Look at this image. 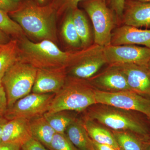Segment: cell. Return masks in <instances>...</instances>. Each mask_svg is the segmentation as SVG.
I'll return each mask as SVG.
<instances>
[{
	"mask_svg": "<svg viewBox=\"0 0 150 150\" xmlns=\"http://www.w3.org/2000/svg\"><path fill=\"white\" fill-rule=\"evenodd\" d=\"M147 67L148 68H149V70H150V60L149 61V63H148Z\"/></svg>",
	"mask_w": 150,
	"mask_h": 150,
	"instance_id": "ab89813d",
	"label": "cell"
},
{
	"mask_svg": "<svg viewBox=\"0 0 150 150\" xmlns=\"http://www.w3.org/2000/svg\"><path fill=\"white\" fill-rule=\"evenodd\" d=\"M30 123L32 138L49 149L53 137L56 132L44 115L30 120Z\"/></svg>",
	"mask_w": 150,
	"mask_h": 150,
	"instance_id": "d6986e66",
	"label": "cell"
},
{
	"mask_svg": "<svg viewBox=\"0 0 150 150\" xmlns=\"http://www.w3.org/2000/svg\"><path fill=\"white\" fill-rule=\"evenodd\" d=\"M20 4L11 0H0V10L8 14L16 10Z\"/></svg>",
	"mask_w": 150,
	"mask_h": 150,
	"instance_id": "f1b7e54d",
	"label": "cell"
},
{
	"mask_svg": "<svg viewBox=\"0 0 150 150\" xmlns=\"http://www.w3.org/2000/svg\"><path fill=\"white\" fill-rule=\"evenodd\" d=\"M37 71L35 67L18 60L7 71L1 82L8 108L32 91Z\"/></svg>",
	"mask_w": 150,
	"mask_h": 150,
	"instance_id": "8992f818",
	"label": "cell"
},
{
	"mask_svg": "<svg viewBox=\"0 0 150 150\" xmlns=\"http://www.w3.org/2000/svg\"><path fill=\"white\" fill-rule=\"evenodd\" d=\"M87 80L94 88L101 91H131L124 74L118 66L108 65L104 71Z\"/></svg>",
	"mask_w": 150,
	"mask_h": 150,
	"instance_id": "7c38bea8",
	"label": "cell"
},
{
	"mask_svg": "<svg viewBox=\"0 0 150 150\" xmlns=\"http://www.w3.org/2000/svg\"><path fill=\"white\" fill-rule=\"evenodd\" d=\"M8 108L6 95L4 88L2 86L0 87V116H4Z\"/></svg>",
	"mask_w": 150,
	"mask_h": 150,
	"instance_id": "4dcf8cb0",
	"label": "cell"
},
{
	"mask_svg": "<svg viewBox=\"0 0 150 150\" xmlns=\"http://www.w3.org/2000/svg\"><path fill=\"white\" fill-rule=\"evenodd\" d=\"M65 17L62 28L64 39L67 44L73 47L81 46L80 39L74 24L72 10L65 13Z\"/></svg>",
	"mask_w": 150,
	"mask_h": 150,
	"instance_id": "cb8c5ba5",
	"label": "cell"
},
{
	"mask_svg": "<svg viewBox=\"0 0 150 150\" xmlns=\"http://www.w3.org/2000/svg\"><path fill=\"white\" fill-rule=\"evenodd\" d=\"M103 48L94 43L78 51L74 62L67 68V76L87 80L96 75L104 65L107 64Z\"/></svg>",
	"mask_w": 150,
	"mask_h": 150,
	"instance_id": "52a82bcc",
	"label": "cell"
},
{
	"mask_svg": "<svg viewBox=\"0 0 150 150\" xmlns=\"http://www.w3.org/2000/svg\"></svg>",
	"mask_w": 150,
	"mask_h": 150,
	"instance_id": "f6af8a7d",
	"label": "cell"
},
{
	"mask_svg": "<svg viewBox=\"0 0 150 150\" xmlns=\"http://www.w3.org/2000/svg\"><path fill=\"white\" fill-rule=\"evenodd\" d=\"M72 13L74 24L80 39L81 47L87 48L91 45L92 36L86 14L78 7L72 10Z\"/></svg>",
	"mask_w": 150,
	"mask_h": 150,
	"instance_id": "ffe728a7",
	"label": "cell"
},
{
	"mask_svg": "<svg viewBox=\"0 0 150 150\" xmlns=\"http://www.w3.org/2000/svg\"><path fill=\"white\" fill-rule=\"evenodd\" d=\"M32 138L29 120L16 118L6 123L0 142L15 143L22 146Z\"/></svg>",
	"mask_w": 150,
	"mask_h": 150,
	"instance_id": "2e32d148",
	"label": "cell"
},
{
	"mask_svg": "<svg viewBox=\"0 0 150 150\" xmlns=\"http://www.w3.org/2000/svg\"><path fill=\"white\" fill-rule=\"evenodd\" d=\"M67 78L66 68L37 69L32 93H58L64 85Z\"/></svg>",
	"mask_w": 150,
	"mask_h": 150,
	"instance_id": "8fae6325",
	"label": "cell"
},
{
	"mask_svg": "<svg viewBox=\"0 0 150 150\" xmlns=\"http://www.w3.org/2000/svg\"><path fill=\"white\" fill-rule=\"evenodd\" d=\"M3 46V45H2V46H0V51H1V50Z\"/></svg>",
	"mask_w": 150,
	"mask_h": 150,
	"instance_id": "60d3db41",
	"label": "cell"
},
{
	"mask_svg": "<svg viewBox=\"0 0 150 150\" xmlns=\"http://www.w3.org/2000/svg\"><path fill=\"white\" fill-rule=\"evenodd\" d=\"M55 94L30 93L8 108L4 116L8 121L22 118L30 120L48 112Z\"/></svg>",
	"mask_w": 150,
	"mask_h": 150,
	"instance_id": "ba28073f",
	"label": "cell"
},
{
	"mask_svg": "<svg viewBox=\"0 0 150 150\" xmlns=\"http://www.w3.org/2000/svg\"><path fill=\"white\" fill-rule=\"evenodd\" d=\"M143 150H150V140H144L143 142Z\"/></svg>",
	"mask_w": 150,
	"mask_h": 150,
	"instance_id": "d590c367",
	"label": "cell"
},
{
	"mask_svg": "<svg viewBox=\"0 0 150 150\" xmlns=\"http://www.w3.org/2000/svg\"><path fill=\"white\" fill-rule=\"evenodd\" d=\"M1 86H2L1 82L0 81V87H1Z\"/></svg>",
	"mask_w": 150,
	"mask_h": 150,
	"instance_id": "7bdbcfd3",
	"label": "cell"
},
{
	"mask_svg": "<svg viewBox=\"0 0 150 150\" xmlns=\"http://www.w3.org/2000/svg\"><path fill=\"white\" fill-rule=\"evenodd\" d=\"M120 19L124 25L150 28V2L126 0Z\"/></svg>",
	"mask_w": 150,
	"mask_h": 150,
	"instance_id": "5bb4252c",
	"label": "cell"
},
{
	"mask_svg": "<svg viewBox=\"0 0 150 150\" xmlns=\"http://www.w3.org/2000/svg\"><path fill=\"white\" fill-rule=\"evenodd\" d=\"M81 120L92 141L99 144L110 145L119 150L112 132L100 123L85 116H83Z\"/></svg>",
	"mask_w": 150,
	"mask_h": 150,
	"instance_id": "e0dca14e",
	"label": "cell"
},
{
	"mask_svg": "<svg viewBox=\"0 0 150 150\" xmlns=\"http://www.w3.org/2000/svg\"><path fill=\"white\" fill-rule=\"evenodd\" d=\"M91 150H95V149H94V148L93 147V146H92V147L91 149Z\"/></svg>",
	"mask_w": 150,
	"mask_h": 150,
	"instance_id": "b9f144b4",
	"label": "cell"
},
{
	"mask_svg": "<svg viewBox=\"0 0 150 150\" xmlns=\"http://www.w3.org/2000/svg\"><path fill=\"white\" fill-rule=\"evenodd\" d=\"M81 3L93 25L94 43L103 47L111 45L118 18L108 5L107 0H84Z\"/></svg>",
	"mask_w": 150,
	"mask_h": 150,
	"instance_id": "5b68a950",
	"label": "cell"
},
{
	"mask_svg": "<svg viewBox=\"0 0 150 150\" xmlns=\"http://www.w3.org/2000/svg\"><path fill=\"white\" fill-rule=\"evenodd\" d=\"M10 40L9 36L0 30V46L6 44Z\"/></svg>",
	"mask_w": 150,
	"mask_h": 150,
	"instance_id": "836d02e7",
	"label": "cell"
},
{
	"mask_svg": "<svg viewBox=\"0 0 150 150\" xmlns=\"http://www.w3.org/2000/svg\"><path fill=\"white\" fill-rule=\"evenodd\" d=\"M8 14L31 37L54 43L57 40L55 22L58 16L50 4L39 6L32 0H23L16 10Z\"/></svg>",
	"mask_w": 150,
	"mask_h": 150,
	"instance_id": "6da1fadb",
	"label": "cell"
},
{
	"mask_svg": "<svg viewBox=\"0 0 150 150\" xmlns=\"http://www.w3.org/2000/svg\"><path fill=\"white\" fill-rule=\"evenodd\" d=\"M50 150H79L73 144L65 133H56L50 146Z\"/></svg>",
	"mask_w": 150,
	"mask_h": 150,
	"instance_id": "484cf974",
	"label": "cell"
},
{
	"mask_svg": "<svg viewBox=\"0 0 150 150\" xmlns=\"http://www.w3.org/2000/svg\"><path fill=\"white\" fill-rule=\"evenodd\" d=\"M92 141L93 146L95 150H118L110 145L99 144L94 141Z\"/></svg>",
	"mask_w": 150,
	"mask_h": 150,
	"instance_id": "d6a6232c",
	"label": "cell"
},
{
	"mask_svg": "<svg viewBox=\"0 0 150 150\" xmlns=\"http://www.w3.org/2000/svg\"><path fill=\"white\" fill-rule=\"evenodd\" d=\"M118 66L126 77L130 90L150 97V70L147 66L125 64Z\"/></svg>",
	"mask_w": 150,
	"mask_h": 150,
	"instance_id": "4fadbf2b",
	"label": "cell"
},
{
	"mask_svg": "<svg viewBox=\"0 0 150 150\" xmlns=\"http://www.w3.org/2000/svg\"><path fill=\"white\" fill-rule=\"evenodd\" d=\"M111 44H130L144 46L150 48V29H141L123 25L113 30Z\"/></svg>",
	"mask_w": 150,
	"mask_h": 150,
	"instance_id": "9a60e30c",
	"label": "cell"
},
{
	"mask_svg": "<svg viewBox=\"0 0 150 150\" xmlns=\"http://www.w3.org/2000/svg\"><path fill=\"white\" fill-rule=\"evenodd\" d=\"M84 111V116L115 131L132 132L144 139H149L147 130L132 111L96 104Z\"/></svg>",
	"mask_w": 150,
	"mask_h": 150,
	"instance_id": "277c9868",
	"label": "cell"
},
{
	"mask_svg": "<svg viewBox=\"0 0 150 150\" xmlns=\"http://www.w3.org/2000/svg\"><path fill=\"white\" fill-rule=\"evenodd\" d=\"M95 90L86 80L67 76L64 85L55 94L47 112L61 110L83 112L96 104Z\"/></svg>",
	"mask_w": 150,
	"mask_h": 150,
	"instance_id": "3957f363",
	"label": "cell"
},
{
	"mask_svg": "<svg viewBox=\"0 0 150 150\" xmlns=\"http://www.w3.org/2000/svg\"><path fill=\"white\" fill-rule=\"evenodd\" d=\"M65 134L79 150H91L92 141L83 126L81 119L77 118L66 129Z\"/></svg>",
	"mask_w": 150,
	"mask_h": 150,
	"instance_id": "ac0fdd59",
	"label": "cell"
},
{
	"mask_svg": "<svg viewBox=\"0 0 150 150\" xmlns=\"http://www.w3.org/2000/svg\"><path fill=\"white\" fill-rule=\"evenodd\" d=\"M84 0H51L49 4L56 10L57 16L78 7L79 4Z\"/></svg>",
	"mask_w": 150,
	"mask_h": 150,
	"instance_id": "4316f807",
	"label": "cell"
},
{
	"mask_svg": "<svg viewBox=\"0 0 150 150\" xmlns=\"http://www.w3.org/2000/svg\"><path fill=\"white\" fill-rule=\"evenodd\" d=\"M73 112L61 110L52 113L47 112L43 115L56 133L64 134L68 126L77 118Z\"/></svg>",
	"mask_w": 150,
	"mask_h": 150,
	"instance_id": "7402d4cb",
	"label": "cell"
},
{
	"mask_svg": "<svg viewBox=\"0 0 150 150\" xmlns=\"http://www.w3.org/2000/svg\"><path fill=\"white\" fill-rule=\"evenodd\" d=\"M8 121V120L4 116H0V142H1V138L3 129H4L6 123Z\"/></svg>",
	"mask_w": 150,
	"mask_h": 150,
	"instance_id": "e575fe53",
	"label": "cell"
},
{
	"mask_svg": "<svg viewBox=\"0 0 150 150\" xmlns=\"http://www.w3.org/2000/svg\"><path fill=\"white\" fill-rule=\"evenodd\" d=\"M21 150H50L35 139L32 138L21 146Z\"/></svg>",
	"mask_w": 150,
	"mask_h": 150,
	"instance_id": "f546056e",
	"label": "cell"
},
{
	"mask_svg": "<svg viewBox=\"0 0 150 150\" xmlns=\"http://www.w3.org/2000/svg\"><path fill=\"white\" fill-rule=\"evenodd\" d=\"M132 1H138L140 2H150V0H132Z\"/></svg>",
	"mask_w": 150,
	"mask_h": 150,
	"instance_id": "74e56055",
	"label": "cell"
},
{
	"mask_svg": "<svg viewBox=\"0 0 150 150\" xmlns=\"http://www.w3.org/2000/svg\"><path fill=\"white\" fill-rule=\"evenodd\" d=\"M107 64L120 66L137 64L147 66L150 60V48L136 45H112L103 48Z\"/></svg>",
	"mask_w": 150,
	"mask_h": 150,
	"instance_id": "30bf717a",
	"label": "cell"
},
{
	"mask_svg": "<svg viewBox=\"0 0 150 150\" xmlns=\"http://www.w3.org/2000/svg\"><path fill=\"white\" fill-rule=\"evenodd\" d=\"M126 0H107L108 5L121 19L123 15Z\"/></svg>",
	"mask_w": 150,
	"mask_h": 150,
	"instance_id": "83f0119b",
	"label": "cell"
},
{
	"mask_svg": "<svg viewBox=\"0 0 150 150\" xmlns=\"http://www.w3.org/2000/svg\"><path fill=\"white\" fill-rule=\"evenodd\" d=\"M96 103L142 112L150 118V99L131 91L108 92L95 90Z\"/></svg>",
	"mask_w": 150,
	"mask_h": 150,
	"instance_id": "9c48e42d",
	"label": "cell"
},
{
	"mask_svg": "<svg viewBox=\"0 0 150 150\" xmlns=\"http://www.w3.org/2000/svg\"><path fill=\"white\" fill-rule=\"evenodd\" d=\"M0 30L8 35L20 39L25 36V32L18 23L8 13L0 10Z\"/></svg>",
	"mask_w": 150,
	"mask_h": 150,
	"instance_id": "d4e9b609",
	"label": "cell"
},
{
	"mask_svg": "<svg viewBox=\"0 0 150 150\" xmlns=\"http://www.w3.org/2000/svg\"><path fill=\"white\" fill-rule=\"evenodd\" d=\"M19 40L18 60L37 69H67L72 64L77 55L78 51H62L51 40H43L35 43L25 36Z\"/></svg>",
	"mask_w": 150,
	"mask_h": 150,
	"instance_id": "7a4b0ae2",
	"label": "cell"
},
{
	"mask_svg": "<svg viewBox=\"0 0 150 150\" xmlns=\"http://www.w3.org/2000/svg\"><path fill=\"white\" fill-rule=\"evenodd\" d=\"M19 53L18 39L11 40L3 45L0 51V81L7 71L18 60Z\"/></svg>",
	"mask_w": 150,
	"mask_h": 150,
	"instance_id": "44dd1931",
	"label": "cell"
},
{
	"mask_svg": "<svg viewBox=\"0 0 150 150\" xmlns=\"http://www.w3.org/2000/svg\"><path fill=\"white\" fill-rule=\"evenodd\" d=\"M149 118V119H150V118Z\"/></svg>",
	"mask_w": 150,
	"mask_h": 150,
	"instance_id": "ee69618b",
	"label": "cell"
},
{
	"mask_svg": "<svg viewBox=\"0 0 150 150\" xmlns=\"http://www.w3.org/2000/svg\"><path fill=\"white\" fill-rule=\"evenodd\" d=\"M21 146L18 144L0 142V150H21Z\"/></svg>",
	"mask_w": 150,
	"mask_h": 150,
	"instance_id": "1f68e13d",
	"label": "cell"
},
{
	"mask_svg": "<svg viewBox=\"0 0 150 150\" xmlns=\"http://www.w3.org/2000/svg\"><path fill=\"white\" fill-rule=\"evenodd\" d=\"M11 1H13L15 2L20 3L23 0H11Z\"/></svg>",
	"mask_w": 150,
	"mask_h": 150,
	"instance_id": "f35d334b",
	"label": "cell"
},
{
	"mask_svg": "<svg viewBox=\"0 0 150 150\" xmlns=\"http://www.w3.org/2000/svg\"><path fill=\"white\" fill-rule=\"evenodd\" d=\"M119 150H143L144 139L132 132L112 131Z\"/></svg>",
	"mask_w": 150,
	"mask_h": 150,
	"instance_id": "603a6c76",
	"label": "cell"
},
{
	"mask_svg": "<svg viewBox=\"0 0 150 150\" xmlns=\"http://www.w3.org/2000/svg\"><path fill=\"white\" fill-rule=\"evenodd\" d=\"M32 1L39 6H45L47 5L46 4L47 0H32Z\"/></svg>",
	"mask_w": 150,
	"mask_h": 150,
	"instance_id": "8d00e7d4",
	"label": "cell"
}]
</instances>
